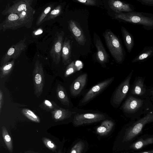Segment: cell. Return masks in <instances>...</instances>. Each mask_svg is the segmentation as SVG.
<instances>
[{
	"mask_svg": "<svg viewBox=\"0 0 153 153\" xmlns=\"http://www.w3.org/2000/svg\"><path fill=\"white\" fill-rule=\"evenodd\" d=\"M128 117L134 120L153 110V104L149 97L142 98L128 94L121 106Z\"/></svg>",
	"mask_w": 153,
	"mask_h": 153,
	"instance_id": "cell-1",
	"label": "cell"
},
{
	"mask_svg": "<svg viewBox=\"0 0 153 153\" xmlns=\"http://www.w3.org/2000/svg\"><path fill=\"white\" fill-rule=\"evenodd\" d=\"M153 122V110L137 119L132 120L127 126L122 142L128 146L141 133L148 124Z\"/></svg>",
	"mask_w": 153,
	"mask_h": 153,
	"instance_id": "cell-2",
	"label": "cell"
},
{
	"mask_svg": "<svg viewBox=\"0 0 153 153\" xmlns=\"http://www.w3.org/2000/svg\"><path fill=\"white\" fill-rule=\"evenodd\" d=\"M104 34L106 44L111 54L117 62L121 63L124 59V54L119 39L110 30L106 31Z\"/></svg>",
	"mask_w": 153,
	"mask_h": 153,
	"instance_id": "cell-3",
	"label": "cell"
},
{
	"mask_svg": "<svg viewBox=\"0 0 153 153\" xmlns=\"http://www.w3.org/2000/svg\"><path fill=\"white\" fill-rule=\"evenodd\" d=\"M115 17L125 22L145 27H153V18L145 16L140 13L131 12L126 13H116Z\"/></svg>",
	"mask_w": 153,
	"mask_h": 153,
	"instance_id": "cell-4",
	"label": "cell"
},
{
	"mask_svg": "<svg viewBox=\"0 0 153 153\" xmlns=\"http://www.w3.org/2000/svg\"><path fill=\"white\" fill-rule=\"evenodd\" d=\"M133 71V70L131 71L114 91L111 99V103L113 107H118L127 96L130 88V82Z\"/></svg>",
	"mask_w": 153,
	"mask_h": 153,
	"instance_id": "cell-5",
	"label": "cell"
},
{
	"mask_svg": "<svg viewBox=\"0 0 153 153\" xmlns=\"http://www.w3.org/2000/svg\"><path fill=\"white\" fill-rule=\"evenodd\" d=\"M114 78L112 77L98 83L92 87L79 102V105H84L104 91L112 83Z\"/></svg>",
	"mask_w": 153,
	"mask_h": 153,
	"instance_id": "cell-6",
	"label": "cell"
},
{
	"mask_svg": "<svg viewBox=\"0 0 153 153\" xmlns=\"http://www.w3.org/2000/svg\"><path fill=\"white\" fill-rule=\"evenodd\" d=\"M32 75L34 93L39 97L43 92L45 84L43 68L42 63L39 60L35 62Z\"/></svg>",
	"mask_w": 153,
	"mask_h": 153,
	"instance_id": "cell-7",
	"label": "cell"
},
{
	"mask_svg": "<svg viewBox=\"0 0 153 153\" xmlns=\"http://www.w3.org/2000/svg\"><path fill=\"white\" fill-rule=\"evenodd\" d=\"M26 39V37L25 38L10 47L2 57L1 62V66L9 62L11 59L15 60L19 56L26 48L27 45L25 43Z\"/></svg>",
	"mask_w": 153,
	"mask_h": 153,
	"instance_id": "cell-8",
	"label": "cell"
},
{
	"mask_svg": "<svg viewBox=\"0 0 153 153\" xmlns=\"http://www.w3.org/2000/svg\"><path fill=\"white\" fill-rule=\"evenodd\" d=\"M105 116L100 113L78 114L74 116L73 123L76 126H81L104 120Z\"/></svg>",
	"mask_w": 153,
	"mask_h": 153,
	"instance_id": "cell-9",
	"label": "cell"
},
{
	"mask_svg": "<svg viewBox=\"0 0 153 153\" xmlns=\"http://www.w3.org/2000/svg\"><path fill=\"white\" fill-rule=\"evenodd\" d=\"M64 36V33L63 31L56 33L50 50V55L53 62L56 65L58 64L61 60Z\"/></svg>",
	"mask_w": 153,
	"mask_h": 153,
	"instance_id": "cell-10",
	"label": "cell"
},
{
	"mask_svg": "<svg viewBox=\"0 0 153 153\" xmlns=\"http://www.w3.org/2000/svg\"><path fill=\"white\" fill-rule=\"evenodd\" d=\"M145 78L138 76L130 86L128 94L142 98L149 97L148 89L144 83Z\"/></svg>",
	"mask_w": 153,
	"mask_h": 153,
	"instance_id": "cell-11",
	"label": "cell"
},
{
	"mask_svg": "<svg viewBox=\"0 0 153 153\" xmlns=\"http://www.w3.org/2000/svg\"><path fill=\"white\" fill-rule=\"evenodd\" d=\"M23 27L19 16L16 14H10L7 16L5 19L0 24V30H15Z\"/></svg>",
	"mask_w": 153,
	"mask_h": 153,
	"instance_id": "cell-12",
	"label": "cell"
},
{
	"mask_svg": "<svg viewBox=\"0 0 153 153\" xmlns=\"http://www.w3.org/2000/svg\"><path fill=\"white\" fill-rule=\"evenodd\" d=\"M69 30L79 44L84 45L86 42V38L84 33L78 23L73 20L68 22Z\"/></svg>",
	"mask_w": 153,
	"mask_h": 153,
	"instance_id": "cell-13",
	"label": "cell"
},
{
	"mask_svg": "<svg viewBox=\"0 0 153 153\" xmlns=\"http://www.w3.org/2000/svg\"><path fill=\"white\" fill-rule=\"evenodd\" d=\"M87 78V74L85 73L80 75L74 80L70 88L72 95L75 97L80 94L86 84Z\"/></svg>",
	"mask_w": 153,
	"mask_h": 153,
	"instance_id": "cell-14",
	"label": "cell"
},
{
	"mask_svg": "<svg viewBox=\"0 0 153 153\" xmlns=\"http://www.w3.org/2000/svg\"><path fill=\"white\" fill-rule=\"evenodd\" d=\"M152 144H153V135H145L133 142L127 148L129 150L136 151Z\"/></svg>",
	"mask_w": 153,
	"mask_h": 153,
	"instance_id": "cell-15",
	"label": "cell"
},
{
	"mask_svg": "<svg viewBox=\"0 0 153 153\" xmlns=\"http://www.w3.org/2000/svg\"><path fill=\"white\" fill-rule=\"evenodd\" d=\"M35 12L31 6H28L25 10L16 14L19 16L23 27L27 28L31 27Z\"/></svg>",
	"mask_w": 153,
	"mask_h": 153,
	"instance_id": "cell-16",
	"label": "cell"
},
{
	"mask_svg": "<svg viewBox=\"0 0 153 153\" xmlns=\"http://www.w3.org/2000/svg\"><path fill=\"white\" fill-rule=\"evenodd\" d=\"M13 4H8L5 9L1 12L3 15L7 16L10 14H17L26 9L28 6L24 0H16L12 2Z\"/></svg>",
	"mask_w": 153,
	"mask_h": 153,
	"instance_id": "cell-17",
	"label": "cell"
},
{
	"mask_svg": "<svg viewBox=\"0 0 153 153\" xmlns=\"http://www.w3.org/2000/svg\"><path fill=\"white\" fill-rule=\"evenodd\" d=\"M110 8L113 11L118 13L122 12L127 13L132 12L133 10L129 4L115 0H110L108 1Z\"/></svg>",
	"mask_w": 153,
	"mask_h": 153,
	"instance_id": "cell-18",
	"label": "cell"
},
{
	"mask_svg": "<svg viewBox=\"0 0 153 153\" xmlns=\"http://www.w3.org/2000/svg\"><path fill=\"white\" fill-rule=\"evenodd\" d=\"M95 45L97 50V60L101 64L106 63L108 60L109 56L100 38L96 40Z\"/></svg>",
	"mask_w": 153,
	"mask_h": 153,
	"instance_id": "cell-19",
	"label": "cell"
},
{
	"mask_svg": "<svg viewBox=\"0 0 153 153\" xmlns=\"http://www.w3.org/2000/svg\"><path fill=\"white\" fill-rule=\"evenodd\" d=\"M71 40L65 38L63 42L61 52L62 62L65 65L71 62Z\"/></svg>",
	"mask_w": 153,
	"mask_h": 153,
	"instance_id": "cell-20",
	"label": "cell"
},
{
	"mask_svg": "<svg viewBox=\"0 0 153 153\" xmlns=\"http://www.w3.org/2000/svg\"><path fill=\"white\" fill-rule=\"evenodd\" d=\"M52 118L56 122L63 120L71 116L73 113L68 109L59 107L51 111Z\"/></svg>",
	"mask_w": 153,
	"mask_h": 153,
	"instance_id": "cell-21",
	"label": "cell"
},
{
	"mask_svg": "<svg viewBox=\"0 0 153 153\" xmlns=\"http://www.w3.org/2000/svg\"><path fill=\"white\" fill-rule=\"evenodd\" d=\"M114 126V122L111 120H105L96 129L97 133L100 135L107 134L112 129Z\"/></svg>",
	"mask_w": 153,
	"mask_h": 153,
	"instance_id": "cell-22",
	"label": "cell"
},
{
	"mask_svg": "<svg viewBox=\"0 0 153 153\" xmlns=\"http://www.w3.org/2000/svg\"><path fill=\"white\" fill-rule=\"evenodd\" d=\"M57 98L64 105L69 106L70 101L66 91L64 87L58 84L56 88Z\"/></svg>",
	"mask_w": 153,
	"mask_h": 153,
	"instance_id": "cell-23",
	"label": "cell"
},
{
	"mask_svg": "<svg viewBox=\"0 0 153 153\" xmlns=\"http://www.w3.org/2000/svg\"><path fill=\"white\" fill-rule=\"evenodd\" d=\"M121 30L125 45L128 51L130 53L134 44V41L133 37L124 27H121Z\"/></svg>",
	"mask_w": 153,
	"mask_h": 153,
	"instance_id": "cell-24",
	"label": "cell"
},
{
	"mask_svg": "<svg viewBox=\"0 0 153 153\" xmlns=\"http://www.w3.org/2000/svg\"><path fill=\"white\" fill-rule=\"evenodd\" d=\"M1 133L4 142L8 150L10 153L12 152L13 150L12 140L7 128L4 126L1 127Z\"/></svg>",
	"mask_w": 153,
	"mask_h": 153,
	"instance_id": "cell-25",
	"label": "cell"
},
{
	"mask_svg": "<svg viewBox=\"0 0 153 153\" xmlns=\"http://www.w3.org/2000/svg\"><path fill=\"white\" fill-rule=\"evenodd\" d=\"M15 60L8 62L0 67V77L2 78L7 75L12 70L15 64Z\"/></svg>",
	"mask_w": 153,
	"mask_h": 153,
	"instance_id": "cell-26",
	"label": "cell"
},
{
	"mask_svg": "<svg viewBox=\"0 0 153 153\" xmlns=\"http://www.w3.org/2000/svg\"><path fill=\"white\" fill-rule=\"evenodd\" d=\"M62 7L61 5L56 7L48 14L43 21L42 23L47 21L53 19L59 16L62 13Z\"/></svg>",
	"mask_w": 153,
	"mask_h": 153,
	"instance_id": "cell-27",
	"label": "cell"
},
{
	"mask_svg": "<svg viewBox=\"0 0 153 153\" xmlns=\"http://www.w3.org/2000/svg\"><path fill=\"white\" fill-rule=\"evenodd\" d=\"M153 53V49H149L140 53L133 59L132 62L135 63L143 61L150 57Z\"/></svg>",
	"mask_w": 153,
	"mask_h": 153,
	"instance_id": "cell-28",
	"label": "cell"
},
{
	"mask_svg": "<svg viewBox=\"0 0 153 153\" xmlns=\"http://www.w3.org/2000/svg\"><path fill=\"white\" fill-rule=\"evenodd\" d=\"M22 114L31 121L37 123H39L40 120L39 117L32 111L27 108H24L22 110Z\"/></svg>",
	"mask_w": 153,
	"mask_h": 153,
	"instance_id": "cell-29",
	"label": "cell"
},
{
	"mask_svg": "<svg viewBox=\"0 0 153 153\" xmlns=\"http://www.w3.org/2000/svg\"><path fill=\"white\" fill-rule=\"evenodd\" d=\"M40 107L48 111H52L59 107L55 102L46 99L44 100Z\"/></svg>",
	"mask_w": 153,
	"mask_h": 153,
	"instance_id": "cell-30",
	"label": "cell"
},
{
	"mask_svg": "<svg viewBox=\"0 0 153 153\" xmlns=\"http://www.w3.org/2000/svg\"><path fill=\"white\" fill-rule=\"evenodd\" d=\"M80 68L78 67L74 61H72L68 64L65 69L64 76L67 77L76 72L80 70Z\"/></svg>",
	"mask_w": 153,
	"mask_h": 153,
	"instance_id": "cell-31",
	"label": "cell"
},
{
	"mask_svg": "<svg viewBox=\"0 0 153 153\" xmlns=\"http://www.w3.org/2000/svg\"><path fill=\"white\" fill-rule=\"evenodd\" d=\"M53 7V4H50L43 10L37 19L36 22V25L37 26L40 25L42 23L43 20L50 13Z\"/></svg>",
	"mask_w": 153,
	"mask_h": 153,
	"instance_id": "cell-32",
	"label": "cell"
},
{
	"mask_svg": "<svg viewBox=\"0 0 153 153\" xmlns=\"http://www.w3.org/2000/svg\"><path fill=\"white\" fill-rule=\"evenodd\" d=\"M85 147V144L82 141L78 142L72 148L70 153H82Z\"/></svg>",
	"mask_w": 153,
	"mask_h": 153,
	"instance_id": "cell-33",
	"label": "cell"
},
{
	"mask_svg": "<svg viewBox=\"0 0 153 153\" xmlns=\"http://www.w3.org/2000/svg\"><path fill=\"white\" fill-rule=\"evenodd\" d=\"M42 140L45 146L53 152H56L57 147L55 143L48 138L44 137Z\"/></svg>",
	"mask_w": 153,
	"mask_h": 153,
	"instance_id": "cell-34",
	"label": "cell"
},
{
	"mask_svg": "<svg viewBox=\"0 0 153 153\" xmlns=\"http://www.w3.org/2000/svg\"><path fill=\"white\" fill-rule=\"evenodd\" d=\"M75 1L84 4L95 6L96 5V1L95 0H75Z\"/></svg>",
	"mask_w": 153,
	"mask_h": 153,
	"instance_id": "cell-35",
	"label": "cell"
},
{
	"mask_svg": "<svg viewBox=\"0 0 153 153\" xmlns=\"http://www.w3.org/2000/svg\"><path fill=\"white\" fill-rule=\"evenodd\" d=\"M142 4L149 6H153V0H137Z\"/></svg>",
	"mask_w": 153,
	"mask_h": 153,
	"instance_id": "cell-36",
	"label": "cell"
},
{
	"mask_svg": "<svg viewBox=\"0 0 153 153\" xmlns=\"http://www.w3.org/2000/svg\"><path fill=\"white\" fill-rule=\"evenodd\" d=\"M148 97L153 104V86L148 89Z\"/></svg>",
	"mask_w": 153,
	"mask_h": 153,
	"instance_id": "cell-37",
	"label": "cell"
},
{
	"mask_svg": "<svg viewBox=\"0 0 153 153\" xmlns=\"http://www.w3.org/2000/svg\"><path fill=\"white\" fill-rule=\"evenodd\" d=\"M4 103L3 94L1 90H0V113Z\"/></svg>",
	"mask_w": 153,
	"mask_h": 153,
	"instance_id": "cell-38",
	"label": "cell"
},
{
	"mask_svg": "<svg viewBox=\"0 0 153 153\" xmlns=\"http://www.w3.org/2000/svg\"><path fill=\"white\" fill-rule=\"evenodd\" d=\"M43 32V30L42 28H39L34 31L33 32V34L34 36H37L41 34Z\"/></svg>",
	"mask_w": 153,
	"mask_h": 153,
	"instance_id": "cell-39",
	"label": "cell"
},
{
	"mask_svg": "<svg viewBox=\"0 0 153 153\" xmlns=\"http://www.w3.org/2000/svg\"><path fill=\"white\" fill-rule=\"evenodd\" d=\"M133 153H153V149L143 152H134Z\"/></svg>",
	"mask_w": 153,
	"mask_h": 153,
	"instance_id": "cell-40",
	"label": "cell"
},
{
	"mask_svg": "<svg viewBox=\"0 0 153 153\" xmlns=\"http://www.w3.org/2000/svg\"><path fill=\"white\" fill-rule=\"evenodd\" d=\"M24 1L28 5L31 6L32 4L33 1L32 0H24Z\"/></svg>",
	"mask_w": 153,
	"mask_h": 153,
	"instance_id": "cell-41",
	"label": "cell"
},
{
	"mask_svg": "<svg viewBox=\"0 0 153 153\" xmlns=\"http://www.w3.org/2000/svg\"><path fill=\"white\" fill-rule=\"evenodd\" d=\"M25 153H38L33 152L32 151H28L26 152H25Z\"/></svg>",
	"mask_w": 153,
	"mask_h": 153,
	"instance_id": "cell-42",
	"label": "cell"
},
{
	"mask_svg": "<svg viewBox=\"0 0 153 153\" xmlns=\"http://www.w3.org/2000/svg\"><path fill=\"white\" fill-rule=\"evenodd\" d=\"M57 153H61V150H59Z\"/></svg>",
	"mask_w": 153,
	"mask_h": 153,
	"instance_id": "cell-43",
	"label": "cell"
}]
</instances>
